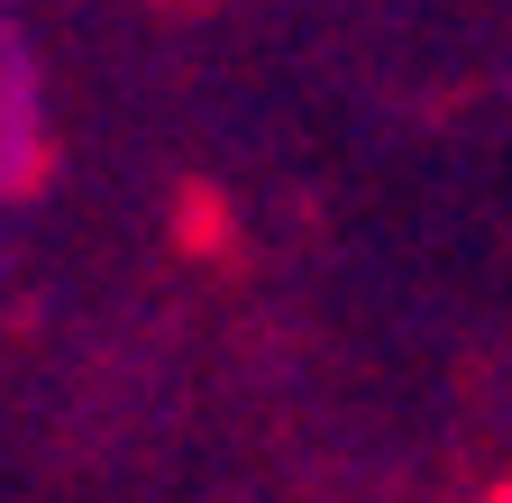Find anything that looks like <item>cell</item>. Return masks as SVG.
Wrapping results in <instances>:
<instances>
[{
	"label": "cell",
	"mask_w": 512,
	"mask_h": 503,
	"mask_svg": "<svg viewBox=\"0 0 512 503\" xmlns=\"http://www.w3.org/2000/svg\"><path fill=\"white\" fill-rule=\"evenodd\" d=\"M494 503H503V494H494Z\"/></svg>",
	"instance_id": "6da1fadb"
}]
</instances>
